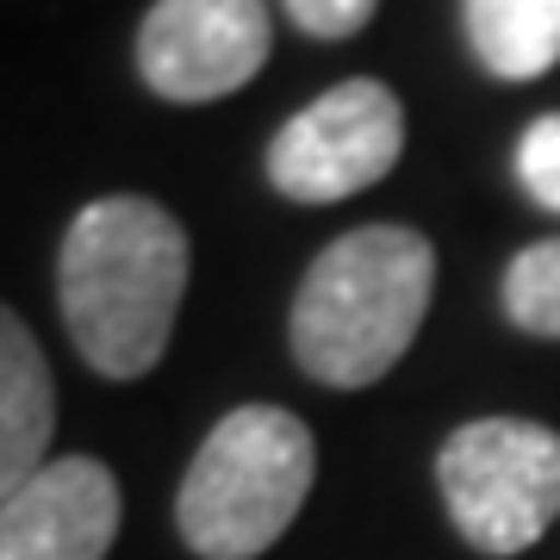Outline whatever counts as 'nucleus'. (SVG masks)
<instances>
[{
  "instance_id": "nucleus-12",
  "label": "nucleus",
  "mask_w": 560,
  "mask_h": 560,
  "mask_svg": "<svg viewBox=\"0 0 560 560\" xmlns=\"http://www.w3.org/2000/svg\"><path fill=\"white\" fill-rule=\"evenodd\" d=\"M287 7V20L312 32V38H355L361 25L374 20V7L381 0H280Z\"/></svg>"
},
{
  "instance_id": "nucleus-4",
  "label": "nucleus",
  "mask_w": 560,
  "mask_h": 560,
  "mask_svg": "<svg viewBox=\"0 0 560 560\" xmlns=\"http://www.w3.org/2000/svg\"><path fill=\"white\" fill-rule=\"evenodd\" d=\"M436 480L480 555H523L560 517V436L529 418H474L442 442Z\"/></svg>"
},
{
  "instance_id": "nucleus-9",
  "label": "nucleus",
  "mask_w": 560,
  "mask_h": 560,
  "mask_svg": "<svg viewBox=\"0 0 560 560\" xmlns=\"http://www.w3.org/2000/svg\"><path fill=\"white\" fill-rule=\"evenodd\" d=\"M474 57L504 81H536L560 62V0H460Z\"/></svg>"
},
{
  "instance_id": "nucleus-2",
  "label": "nucleus",
  "mask_w": 560,
  "mask_h": 560,
  "mask_svg": "<svg viewBox=\"0 0 560 560\" xmlns=\"http://www.w3.org/2000/svg\"><path fill=\"white\" fill-rule=\"evenodd\" d=\"M436 293V249L411 224H361L300 280L293 355L324 386H374L399 368Z\"/></svg>"
},
{
  "instance_id": "nucleus-7",
  "label": "nucleus",
  "mask_w": 560,
  "mask_h": 560,
  "mask_svg": "<svg viewBox=\"0 0 560 560\" xmlns=\"http://www.w3.org/2000/svg\"><path fill=\"white\" fill-rule=\"evenodd\" d=\"M119 536V480L94 455H57L0 499V560H106Z\"/></svg>"
},
{
  "instance_id": "nucleus-6",
  "label": "nucleus",
  "mask_w": 560,
  "mask_h": 560,
  "mask_svg": "<svg viewBox=\"0 0 560 560\" xmlns=\"http://www.w3.org/2000/svg\"><path fill=\"white\" fill-rule=\"evenodd\" d=\"M275 44L261 0H156L138 32V69L150 94L206 106L261 75Z\"/></svg>"
},
{
  "instance_id": "nucleus-5",
  "label": "nucleus",
  "mask_w": 560,
  "mask_h": 560,
  "mask_svg": "<svg viewBox=\"0 0 560 560\" xmlns=\"http://www.w3.org/2000/svg\"><path fill=\"white\" fill-rule=\"evenodd\" d=\"M405 150V106L386 81H337L330 94L300 106L268 143V180L280 200L337 206L393 175Z\"/></svg>"
},
{
  "instance_id": "nucleus-3",
  "label": "nucleus",
  "mask_w": 560,
  "mask_h": 560,
  "mask_svg": "<svg viewBox=\"0 0 560 560\" xmlns=\"http://www.w3.org/2000/svg\"><path fill=\"white\" fill-rule=\"evenodd\" d=\"M318 480V442L280 405H237L212 423L200 455L180 480L175 523L200 560H256L268 555L305 492Z\"/></svg>"
},
{
  "instance_id": "nucleus-1",
  "label": "nucleus",
  "mask_w": 560,
  "mask_h": 560,
  "mask_svg": "<svg viewBox=\"0 0 560 560\" xmlns=\"http://www.w3.org/2000/svg\"><path fill=\"white\" fill-rule=\"evenodd\" d=\"M62 324L94 374L138 381L162 361L187 293V231L143 194L81 206L57 256Z\"/></svg>"
},
{
  "instance_id": "nucleus-10",
  "label": "nucleus",
  "mask_w": 560,
  "mask_h": 560,
  "mask_svg": "<svg viewBox=\"0 0 560 560\" xmlns=\"http://www.w3.org/2000/svg\"><path fill=\"white\" fill-rule=\"evenodd\" d=\"M504 312L529 337H560V237L529 243L504 268Z\"/></svg>"
},
{
  "instance_id": "nucleus-8",
  "label": "nucleus",
  "mask_w": 560,
  "mask_h": 560,
  "mask_svg": "<svg viewBox=\"0 0 560 560\" xmlns=\"http://www.w3.org/2000/svg\"><path fill=\"white\" fill-rule=\"evenodd\" d=\"M57 430V386L38 337L13 318V305H0V499H13L50 455Z\"/></svg>"
},
{
  "instance_id": "nucleus-11",
  "label": "nucleus",
  "mask_w": 560,
  "mask_h": 560,
  "mask_svg": "<svg viewBox=\"0 0 560 560\" xmlns=\"http://www.w3.org/2000/svg\"><path fill=\"white\" fill-rule=\"evenodd\" d=\"M517 180L536 206L560 212V113H541L517 138Z\"/></svg>"
}]
</instances>
